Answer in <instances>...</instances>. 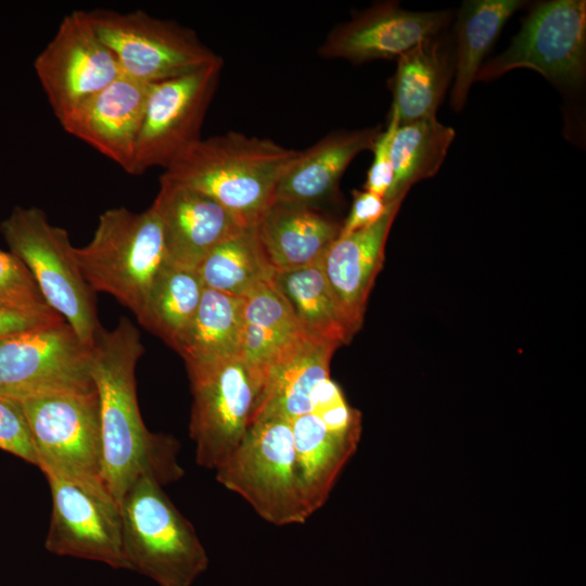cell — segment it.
<instances>
[{
	"instance_id": "3",
	"label": "cell",
	"mask_w": 586,
	"mask_h": 586,
	"mask_svg": "<svg viewBox=\"0 0 586 586\" xmlns=\"http://www.w3.org/2000/svg\"><path fill=\"white\" fill-rule=\"evenodd\" d=\"M119 505L126 569L160 586H191L205 572L208 557L194 527L155 477L140 475Z\"/></svg>"
},
{
	"instance_id": "28",
	"label": "cell",
	"mask_w": 586,
	"mask_h": 586,
	"mask_svg": "<svg viewBox=\"0 0 586 586\" xmlns=\"http://www.w3.org/2000/svg\"><path fill=\"white\" fill-rule=\"evenodd\" d=\"M196 271L206 289L244 298L270 281L269 264L254 227L244 228L214 247Z\"/></svg>"
},
{
	"instance_id": "25",
	"label": "cell",
	"mask_w": 586,
	"mask_h": 586,
	"mask_svg": "<svg viewBox=\"0 0 586 586\" xmlns=\"http://www.w3.org/2000/svg\"><path fill=\"white\" fill-rule=\"evenodd\" d=\"M526 2L522 0L464 1L455 27L454 85L450 105L461 111L483 60L511 15Z\"/></svg>"
},
{
	"instance_id": "16",
	"label": "cell",
	"mask_w": 586,
	"mask_h": 586,
	"mask_svg": "<svg viewBox=\"0 0 586 586\" xmlns=\"http://www.w3.org/2000/svg\"><path fill=\"white\" fill-rule=\"evenodd\" d=\"M151 85L122 75L59 122L66 132L131 174Z\"/></svg>"
},
{
	"instance_id": "26",
	"label": "cell",
	"mask_w": 586,
	"mask_h": 586,
	"mask_svg": "<svg viewBox=\"0 0 586 586\" xmlns=\"http://www.w3.org/2000/svg\"><path fill=\"white\" fill-rule=\"evenodd\" d=\"M272 281L308 334L337 347L351 341L354 333L328 283L321 259L300 269L275 272Z\"/></svg>"
},
{
	"instance_id": "32",
	"label": "cell",
	"mask_w": 586,
	"mask_h": 586,
	"mask_svg": "<svg viewBox=\"0 0 586 586\" xmlns=\"http://www.w3.org/2000/svg\"><path fill=\"white\" fill-rule=\"evenodd\" d=\"M310 412L317 415L330 431L359 443L361 415L347 404L341 387L330 378L320 387Z\"/></svg>"
},
{
	"instance_id": "6",
	"label": "cell",
	"mask_w": 586,
	"mask_h": 586,
	"mask_svg": "<svg viewBox=\"0 0 586 586\" xmlns=\"http://www.w3.org/2000/svg\"><path fill=\"white\" fill-rule=\"evenodd\" d=\"M10 252L33 276L46 303L92 346L103 329L94 292L82 277L65 229L52 225L38 207L16 206L0 224Z\"/></svg>"
},
{
	"instance_id": "23",
	"label": "cell",
	"mask_w": 586,
	"mask_h": 586,
	"mask_svg": "<svg viewBox=\"0 0 586 586\" xmlns=\"http://www.w3.org/2000/svg\"><path fill=\"white\" fill-rule=\"evenodd\" d=\"M244 298L204 288L198 309L174 349L188 375L241 356Z\"/></svg>"
},
{
	"instance_id": "30",
	"label": "cell",
	"mask_w": 586,
	"mask_h": 586,
	"mask_svg": "<svg viewBox=\"0 0 586 586\" xmlns=\"http://www.w3.org/2000/svg\"><path fill=\"white\" fill-rule=\"evenodd\" d=\"M454 138V129L436 117L398 125L390 149L394 179L385 201L406 195L413 183L434 176Z\"/></svg>"
},
{
	"instance_id": "27",
	"label": "cell",
	"mask_w": 586,
	"mask_h": 586,
	"mask_svg": "<svg viewBox=\"0 0 586 586\" xmlns=\"http://www.w3.org/2000/svg\"><path fill=\"white\" fill-rule=\"evenodd\" d=\"M307 332L272 279L244 297L241 356L266 369Z\"/></svg>"
},
{
	"instance_id": "15",
	"label": "cell",
	"mask_w": 586,
	"mask_h": 586,
	"mask_svg": "<svg viewBox=\"0 0 586 586\" xmlns=\"http://www.w3.org/2000/svg\"><path fill=\"white\" fill-rule=\"evenodd\" d=\"M449 21L447 11L413 12L402 9L397 2H380L335 26L318 54L355 64L398 59L421 42L437 37Z\"/></svg>"
},
{
	"instance_id": "4",
	"label": "cell",
	"mask_w": 586,
	"mask_h": 586,
	"mask_svg": "<svg viewBox=\"0 0 586 586\" xmlns=\"http://www.w3.org/2000/svg\"><path fill=\"white\" fill-rule=\"evenodd\" d=\"M73 255L93 292L112 295L138 318L166 263L162 222L155 206L140 213L125 207L103 212L91 241L73 247Z\"/></svg>"
},
{
	"instance_id": "1",
	"label": "cell",
	"mask_w": 586,
	"mask_h": 586,
	"mask_svg": "<svg viewBox=\"0 0 586 586\" xmlns=\"http://www.w3.org/2000/svg\"><path fill=\"white\" fill-rule=\"evenodd\" d=\"M143 353L138 329L125 317L113 330L103 328L91 346L90 374L100 406L101 476L118 504L142 474L165 485L183 473L176 461V441L151 433L142 420L136 367Z\"/></svg>"
},
{
	"instance_id": "7",
	"label": "cell",
	"mask_w": 586,
	"mask_h": 586,
	"mask_svg": "<svg viewBox=\"0 0 586 586\" xmlns=\"http://www.w3.org/2000/svg\"><path fill=\"white\" fill-rule=\"evenodd\" d=\"M193 403L189 431L196 462L216 470L242 443L263 397L265 369L242 356L189 375Z\"/></svg>"
},
{
	"instance_id": "21",
	"label": "cell",
	"mask_w": 586,
	"mask_h": 586,
	"mask_svg": "<svg viewBox=\"0 0 586 586\" xmlns=\"http://www.w3.org/2000/svg\"><path fill=\"white\" fill-rule=\"evenodd\" d=\"M380 127L327 135L300 151L281 177L273 202L311 205L334 192L351 162L371 150Z\"/></svg>"
},
{
	"instance_id": "24",
	"label": "cell",
	"mask_w": 586,
	"mask_h": 586,
	"mask_svg": "<svg viewBox=\"0 0 586 586\" xmlns=\"http://www.w3.org/2000/svg\"><path fill=\"white\" fill-rule=\"evenodd\" d=\"M297 476L310 514L319 510L358 443L330 431L314 412L290 421Z\"/></svg>"
},
{
	"instance_id": "5",
	"label": "cell",
	"mask_w": 586,
	"mask_h": 586,
	"mask_svg": "<svg viewBox=\"0 0 586 586\" xmlns=\"http://www.w3.org/2000/svg\"><path fill=\"white\" fill-rule=\"evenodd\" d=\"M216 479L271 524H302L311 515L297 476L291 423L283 417L257 416L216 469Z\"/></svg>"
},
{
	"instance_id": "8",
	"label": "cell",
	"mask_w": 586,
	"mask_h": 586,
	"mask_svg": "<svg viewBox=\"0 0 586 586\" xmlns=\"http://www.w3.org/2000/svg\"><path fill=\"white\" fill-rule=\"evenodd\" d=\"M99 38L115 54L122 73L155 84L208 66L221 58L205 46L196 33L176 22L137 10L86 11Z\"/></svg>"
},
{
	"instance_id": "10",
	"label": "cell",
	"mask_w": 586,
	"mask_h": 586,
	"mask_svg": "<svg viewBox=\"0 0 586 586\" xmlns=\"http://www.w3.org/2000/svg\"><path fill=\"white\" fill-rule=\"evenodd\" d=\"M91 347L64 320L0 337V396L22 402L55 392L95 391Z\"/></svg>"
},
{
	"instance_id": "14",
	"label": "cell",
	"mask_w": 586,
	"mask_h": 586,
	"mask_svg": "<svg viewBox=\"0 0 586 586\" xmlns=\"http://www.w3.org/2000/svg\"><path fill=\"white\" fill-rule=\"evenodd\" d=\"M34 67L58 120L123 75L115 54L95 34L86 11H73L63 17Z\"/></svg>"
},
{
	"instance_id": "20",
	"label": "cell",
	"mask_w": 586,
	"mask_h": 586,
	"mask_svg": "<svg viewBox=\"0 0 586 586\" xmlns=\"http://www.w3.org/2000/svg\"><path fill=\"white\" fill-rule=\"evenodd\" d=\"M276 272L313 265L339 235L341 225L311 205L273 202L254 227Z\"/></svg>"
},
{
	"instance_id": "12",
	"label": "cell",
	"mask_w": 586,
	"mask_h": 586,
	"mask_svg": "<svg viewBox=\"0 0 586 586\" xmlns=\"http://www.w3.org/2000/svg\"><path fill=\"white\" fill-rule=\"evenodd\" d=\"M43 474L52 497L47 550L126 569L120 505L105 484L55 472Z\"/></svg>"
},
{
	"instance_id": "2",
	"label": "cell",
	"mask_w": 586,
	"mask_h": 586,
	"mask_svg": "<svg viewBox=\"0 0 586 586\" xmlns=\"http://www.w3.org/2000/svg\"><path fill=\"white\" fill-rule=\"evenodd\" d=\"M298 153L270 139L229 131L194 142L160 180L212 198L251 228L273 203L277 184Z\"/></svg>"
},
{
	"instance_id": "35",
	"label": "cell",
	"mask_w": 586,
	"mask_h": 586,
	"mask_svg": "<svg viewBox=\"0 0 586 586\" xmlns=\"http://www.w3.org/2000/svg\"><path fill=\"white\" fill-rule=\"evenodd\" d=\"M388 202L383 198L362 190L353 191L349 214L341 225L339 235H346L375 224L386 212Z\"/></svg>"
},
{
	"instance_id": "33",
	"label": "cell",
	"mask_w": 586,
	"mask_h": 586,
	"mask_svg": "<svg viewBox=\"0 0 586 586\" xmlns=\"http://www.w3.org/2000/svg\"><path fill=\"white\" fill-rule=\"evenodd\" d=\"M0 449L37 464L30 432L21 404L0 396Z\"/></svg>"
},
{
	"instance_id": "9",
	"label": "cell",
	"mask_w": 586,
	"mask_h": 586,
	"mask_svg": "<svg viewBox=\"0 0 586 586\" xmlns=\"http://www.w3.org/2000/svg\"><path fill=\"white\" fill-rule=\"evenodd\" d=\"M586 2L537 3L508 48L483 63L475 81H488L515 68H530L556 86L577 88L585 76Z\"/></svg>"
},
{
	"instance_id": "18",
	"label": "cell",
	"mask_w": 586,
	"mask_h": 586,
	"mask_svg": "<svg viewBox=\"0 0 586 586\" xmlns=\"http://www.w3.org/2000/svg\"><path fill=\"white\" fill-rule=\"evenodd\" d=\"M404 198L388 201L385 214L372 226L337 235L321 257L324 276L354 334L362 324L386 239Z\"/></svg>"
},
{
	"instance_id": "17",
	"label": "cell",
	"mask_w": 586,
	"mask_h": 586,
	"mask_svg": "<svg viewBox=\"0 0 586 586\" xmlns=\"http://www.w3.org/2000/svg\"><path fill=\"white\" fill-rule=\"evenodd\" d=\"M152 204L162 222L166 262L178 267L196 269L214 247L245 228L212 198L164 180Z\"/></svg>"
},
{
	"instance_id": "29",
	"label": "cell",
	"mask_w": 586,
	"mask_h": 586,
	"mask_svg": "<svg viewBox=\"0 0 586 586\" xmlns=\"http://www.w3.org/2000/svg\"><path fill=\"white\" fill-rule=\"evenodd\" d=\"M203 290L196 269L166 262L156 275L137 319L174 349L198 309Z\"/></svg>"
},
{
	"instance_id": "34",
	"label": "cell",
	"mask_w": 586,
	"mask_h": 586,
	"mask_svg": "<svg viewBox=\"0 0 586 586\" xmlns=\"http://www.w3.org/2000/svg\"><path fill=\"white\" fill-rule=\"evenodd\" d=\"M397 126L398 119L390 111L387 125L383 130H380L372 145L373 158L364 184V190L372 192L384 200L392 188L394 179L390 149Z\"/></svg>"
},
{
	"instance_id": "31",
	"label": "cell",
	"mask_w": 586,
	"mask_h": 586,
	"mask_svg": "<svg viewBox=\"0 0 586 586\" xmlns=\"http://www.w3.org/2000/svg\"><path fill=\"white\" fill-rule=\"evenodd\" d=\"M0 307L23 311L53 310L42 297L26 266L0 250Z\"/></svg>"
},
{
	"instance_id": "22",
	"label": "cell",
	"mask_w": 586,
	"mask_h": 586,
	"mask_svg": "<svg viewBox=\"0 0 586 586\" xmlns=\"http://www.w3.org/2000/svg\"><path fill=\"white\" fill-rule=\"evenodd\" d=\"M453 77L454 53L438 36L400 55L390 81L398 125L435 117Z\"/></svg>"
},
{
	"instance_id": "13",
	"label": "cell",
	"mask_w": 586,
	"mask_h": 586,
	"mask_svg": "<svg viewBox=\"0 0 586 586\" xmlns=\"http://www.w3.org/2000/svg\"><path fill=\"white\" fill-rule=\"evenodd\" d=\"M222 67L220 59L190 74L151 85L131 175L155 166L166 168L201 139L202 124Z\"/></svg>"
},
{
	"instance_id": "19",
	"label": "cell",
	"mask_w": 586,
	"mask_h": 586,
	"mask_svg": "<svg viewBox=\"0 0 586 586\" xmlns=\"http://www.w3.org/2000/svg\"><path fill=\"white\" fill-rule=\"evenodd\" d=\"M336 348L308 333L288 347L265 369L256 417L273 415L291 421L310 412L320 387L330 378V360Z\"/></svg>"
},
{
	"instance_id": "11",
	"label": "cell",
	"mask_w": 586,
	"mask_h": 586,
	"mask_svg": "<svg viewBox=\"0 0 586 586\" xmlns=\"http://www.w3.org/2000/svg\"><path fill=\"white\" fill-rule=\"evenodd\" d=\"M18 403L30 432L36 466L43 473L102 481L97 390L49 393Z\"/></svg>"
},
{
	"instance_id": "36",
	"label": "cell",
	"mask_w": 586,
	"mask_h": 586,
	"mask_svg": "<svg viewBox=\"0 0 586 586\" xmlns=\"http://www.w3.org/2000/svg\"><path fill=\"white\" fill-rule=\"evenodd\" d=\"M61 321L64 319L55 310L23 311L0 307V337Z\"/></svg>"
}]
</instances>
